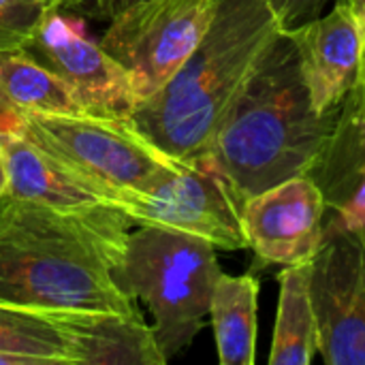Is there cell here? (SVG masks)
<instances>
[{
	"label": "cell",
	"mask_w": 365,
	"mask_h": 365,
	"mask_svg": "<svg viewBox=\"0 0 365 365\" xmlns=\"http://www.w3.org/2000/svg\"><path fill=\"white\" fill-rule=\"evenodd\" d=\"M0 111L73 113L81 111L68 88L26 49L0 51Z\"/></svg>",
	"instance_id": "e0dca14e"
},
{
	"label": "cell",
	"mask_w": 365,
	"mask_h": 365,
	"mask_svg": "<svg viewBox=\"0 0 365 365\" xmlns=\"http://www.w3.org/2000/svg\"><path fill=\"white\" fill-rule=\"evenodd\" d=\"M331 2L336 0H272V6L282 30H295L323 15V9Z\"/></svg>",
	"instance_id": "d6986e66"
},
{
	"label": "cell",
	"mask_w": 365,
	"mask_h": 365,
	"mask_svg": "<svg viewBox=\"0 0 365 365\" xmlns=\"http://www.w3.org/2000/svg\"><path fill=\"white\" fill-rule=\"evenodd\" d=\"M340 109L319 113L299 49L280 30L227 109L207 154L246 201L321 163Z\"/></svg>",
	"instance_id": "7a4b0ae2"
},
{
	"label": "cell",
	"mask_w": 365,
	"mask_h": 365,
	"mask_svg": "<svg viewBox=\"0 0 365 365\" xmlns=\"http://www.w3.org/2000/svg\"><path fill=\"white\" fill-rule=\"evenodd\" d=\"M220 274L216 248L207 240L152 225H139L126 235L113 267L120 291L150 310L152 334L167 361L203 329Z\"/></svg>",
	"instance_id": "277c9868"
},
{
	"label": "cell",
	"mask_w": 365,
	"mask_h": 365,
	"mask_svg": "<svg viewBox=\"0 0 365 365\" xmlns=\"http://www.w3.org/2000/svg\"><path fill=\"white\" fill-rule=\"evenodd\" d=\"M361 101H365V49H364V66H361V77H359V81H357V86H355V90H353Z\"/></svg>",
	"instance_id": "cb8c5ba5"
},
{
	"label": "cell",
	"mask_w": 365,
	"mask_h": 365,
	"mask_svg": "<svg viewBox=\"0 0 365 365\" xmlns=\"http://www.w3.org/2000/svg\"><path fill=\"white\" fill-rule=\"evenodd\" d=\"M287 32H291L299 49L314 109L319 113L340 109L361 77L365 49V38L349 0H336L329 13Z\"/></svg>",
	"instance_id": "8fae6325"
},
{
	"label": "cell",
	"mask_w": 365,
	"mask_h": 365,
	"mask_svg": "<svg viewBox=\"0 0 365 365\" xmlns=\"http://www.w3.org/2000/svg\"><path fill=\"white\" fill-rule=\"evenodd\" d=\"M282 30L272 0H216L214 19L182 68L133 113L173 158H195L212 139L252 68Z\"/></svg>",
	"instance_id": "3957f363"
},
{
	"label": "cell",
	"mask_w": 365,
	"mask_h": 365,
	"mask_svg": "<svg viewBox=\"0 0 365 365\" xmlns=\"http://www.w3.org/2000/svg\"><path fill=\"white\" fill-rule=\"evenodd\" d=\"M312 261L287 265L280 276L272 365H310L319 353V325L310 295Z\"/></svg>",
	"instance_id": "9a60e30c"
},
{
	"label": "cell",
	"mask_w": 365,
	"mask_h": 365,
	"mask_svg": "<svg viewBox=\"0 0 365 365\" xmlns=\"http://www.w3.org/2000/svg\"><path fill=\"white\" fill-rule=\"evenodd\" d=\"M26 51L68 88L81 111L113 118H133L137 111L128 73L86 32L81 19L49 11Z\"/></svg>",
	"instance_id": "ba28073f"
},
{
	"label": "cell",
	"mask_w": 365,
	"mask_h": 365,
	"mask_svg": "<svg viewBox=\"0 0 365 365\" xmlns=\"http://www.w3.org/2000/svg\"><path fill=\"white\" fill-rule=\"evenodd\" d=\"M357 237H359V242H361V246L365 248V227H361L359 231H357Z\"/></svg>",
	"instance_id": "d4e9b609"
},
{
	"label": "cell",
	"mask_w": 365,
	"mask_h": 365,
	"mask_svg": "<svg viewBox=\"0 0 365 365\" xmlns=\"http://www.w3.org/2000/svg\"><path fill=\"white\" fill-rule=\"evenodd\" d=\"M135 2H139V0H98L94 13L101 15V17H111L118 11H122V9H126L128 4H135Z\"/></svg>",
	"instance_id": "ffe728a7"
},
{
	"label": "cell",
	"mask_w": 365,
	"mask_h": 365,
	"mask_svg": "<svg viewBox=\"0 0 365 365\" xmlns=\"http://www.w3.org/2000/svg\"><path fill=\"white\" fill-rule=\"evenodd\" d=\"M0 351L38 365H79L66 314L53 310L0 304Z\"/></svg>",
	"instance_id": "2e32d148"
},
{
	"label": "cell",
	"mask_w": 365,
	"mask_h": 365,
	"mask_svg": "<svg viewBox=\"0 0 365 365\" xmlns=\"http://www.w3.org/2000/svg\"><path fill=\"white\" fill-rule=\"evenodd\" d=\"M259 280L252 274H220L210 304L220 365H255L257 361Z\"/></svg>",
	"instance_id": "5bb4252c"
},
{
	"label": "cell",
	"mask_w": 365,
	"mask_h": 365,
	"mask_svg": "<svg viewBox=\"0 0 365 365\" xmlns=\"http://www.w3.org/2000/svg\"><path fill=\"white\" fill-rule=\"evenodd\" d=\"M98 0H49L53 9H96Z\"/></svg>",
	"instance_id": "44dd1931"
},
{
	"label": "cell",
	"mask_w": 365,
	"mask_h": 365,
	"mask_svg": "<svg viewBox=\"0 0 365 365\" xmlns=\"http://www.w3.org/2000/svg\"><path fill=\"white\" fill-rule=\"evenodd\" d=\"M2 115H4V113H2V111H0V118H2Z\"/></svg>",
	"instance_id": "484cf974"
},
{
	"label": "cell",
	"mask_w": 365,
	"mask_h": 365,
	"mask_svg": "<svg viewBox=\"0 0 365 365\" xmlns=\"http://www.w3.org/2000/svg\"><path fill=\"white\" fill-rule=\"evenodd\" d=\"M79 365H165L152 327L133 312H64Z\"/></svg>",
	"instance_id": "4fadbf2b"
},
{
	"label": "cell",
	"mask_w": 365,
	"mask_h": 365,
	"mask_svg": "<svg viewBox=\"0 0 365 365\" xmlns=\"http://www.w3.org/2000/svg\"><path fill=\"white\" fill-rule=\"evenodd\" d=\"M6 197V167H4V158L0 152V201Z\"/></svg>",
	"instance_id": "603a6c76"
},
{
	"label": "cell",
	"mask_w": 365,
	"mask_h": 365,
	"mask_svg": "<svg viewBox=\"0 0 365 365\" xmlns=\"http://www.w3.org/2000/svg\"><path fill=\"white\" fill-rule=\"evenodd\" d=\"M349 6H351V11H353L355 19L359 24V30H361L365 38V0H349Z\"/></svg>",
	"instance_id": "7402d4cb"
},
{
	"label": "cell",
	"mask_w": 365,
	"mask_h": 365,
	"mask_svg": "<svg viewBox=\"0 0 365 365\" xmlns=\"http://www.w3.org/2000/svg\"><path fill=\"white\" fill-rule=\"evenodd\" d=\"M214 13L216 0H139L109 17L98 43L128 73L141 105L192 56Z\"/></svg>",
	"instance_id": "52a82bcc"
},
{
	"label": "cell",
	"mask_w": 365,
	"mask_h": 365,
	"mask_svg": "<svg viewBox=\"0 0 365 365\" xmlns=\"http://www.w3.org/2000/svg\"><path fill=\"white\" fill-rule=\"evenodd\" d=\"M130 218L115 205L64 212L0 201V304L53 312H133L113 280Z\"/></svg>",
	"instance_id": "6da1fadb"
},
{
	"label": "cell",
	"mask_w": 365,
	"mask_h": 365,
	"mask_svg": "<svg viewBox=\"0 0 365 365\" xmlns=\"http://www.w3.org/2000/svg\"><path fill=\"white\" fill-rule=\"evenodd\" d=\"M49 11V0H0V51L26 49Z\"/></svg>",
	"instance_id": "ac0fdd59"
},
{
	"label": "cell",
	"mask_w": 365,
	"mask_h": 365,
	"mask_svg": "<svg viewBox=\"0 0 365 365\" xmlns=\"http://www.w3.org/2000/svg\"><path fill=\"white\" fill-rule=\"evenodd\" d=\"M310 295L323 361L365 365V248L357 233H325L312 259Z\"/></svg>",
	"instance_id": "9c48e42d"
},
{
	"label": "cell",
	"mask_w": 365,
	"mask_h": 365,
	"mask_svg": "<svg viewBox=\"0 0 365 365\" xmlns=\"http://www.w3.org/2000/svg\"><path fill=\"white\" fill-rule=\"evenodd\" d=\"M327 201L312 175L284 180L242 205L248 248L265 265L312 261L325 240Z\"/></svg>",
	"instance_id": "30bf717a"
},
{
	"label": "cell",
	"mask_w": 365,
	"mask_h": 365,
	"mask_svg": "<svg viewBox=\"0 0 365 365\" xmlns=\"http://www.w3.org/2000/svg\"><path fill=\"white\" fill-rule=\"evenodd\" d=\"M2 118L30 141L113 192L141 190L182 160L150 141L133 118L88 111L6 113Z\"/></svg>",
	"instance_id": "5b68a950"
},
{
	"label": "cell",
	"mask_w": 365,
	"mask_h": 365,
	"mask_svg": "<svg viewBox=\"0 0 365 365\" xmlns=\"http://www.w3.org/2000/svg\"><path fill=\"white\" fill-rule=\"evenodd\" d=\"M113 205L130 222L184 231L207 240L216 250H246L244 199L205 152L180 160L169 173L141 190H118Z\"/></svg>",
	"instance_id": "8992f818"
},
{
	"label": "cell",
	"mask_w": 365,
	"mask_h": 365,
	"mask_svg": "<svg viewBox=\"0 0 365 365\" xmlns=\"http://www.w3.org/2000/svg\"><path fill=\"white\" fill-rule=\"evenodd\" d=\"M0 152L6 167V197L38 205L83 212L113 205V190L49 154L4 118H0Z\"/></svg>",
	"instance_id": "7c38bea8"
}]
</instances>
